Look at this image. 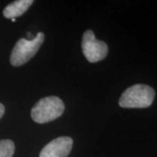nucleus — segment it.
Returning a JSON list of instances; mask_svg holds the SVG:
<instances>
[{"label":"nucleus","instance_id":"nucleus-2","mask_svg":"<svg viewBox=\"0 0 157 157\" xmlns=\"http://www.w3.org/2000/svg\"><path fill=\"white\" fill-rule=\"evenodd\" d=\"M65 105L57 96H48L39 100L33 107L31 115L35 122L47 123L61 116Z\"/></svg>","mask_w":157,"mask_h":157},{"label":"nucleus","instance_id":"nucleus-4","mask_svg":"<svg viewBox=\"0 0 157 157\" xmlns=\"http://www.w3.org/2000/svg\"><path fill=\"white\" fill-rule=\"evenodd\" d=\"M81 47L84 56L91 63L101 61L108 53L107 44L104 41L96 39L92 30H87L83 34Z\"/></svg>","mask_w":157,"mask_h":157},{"label":"nucleus","instance_id":"nucleus-1","mask_svg":"<svg viewBox=\"0 0 157 157\" xmlns=\"http://www.w3.org/2000/svg\"><path fill=\"white\" fill-rule=\"evenodd\" d=\"M155 97V92L150 86L136 84L128 87L119 100L123 108H146L150 107Z\"/></svg>","mask_w":157,"mask_h":157},{"label":"nucleus","instance_id":"nucleus-6","mask_svg":"<svg viewBox=\"0 0 157 157\" xmlns=\"http://www.w3.org/2000/svg\"><path fill=\"white\" fill-rule=\"evenodd\" d=\"M33 4V0H17L8 5L3 11V14L6 18H15L23 15Z\"/></svg>","mask_w":157,"mask_h":157},{"label":"nucleus","instance_id":"nucleus-9","mask_svg":"<svg viewBox=\"0 0 157 157\" xmlns=\"http://www.w3.org/2000/svg\"><path fill=\"white\" fill-rule=\"evenodd\" d=\"M27 38L29 39L28 40H33L35 37H33V34H32V33H27Z\"/></svg>","mask_w":157,"mask_h":157},{"label":"nucleus","instance_id":"nucleus-8","mask_svg":"<svg viewBox=\"0 0 157 157\" xmlns=\"http://www.w3.org/2000/svg\"><path fill=\"white\" fill-rule=\"evenodd\" d=\"M5 111H6L5 106H4L2 103H0V119L3 117V115H4V113H5Z\"/></svg>","mask_w":157,"mask_h":157},{"label":"nucleus","instance_id":"nucleus-5","mask_svg":"<svg viewBox=\"0 0 157 157\" xmlns=\"http://www.w3.org/2000/svg\"><path fill=\"white\" fill-rule=\"evenodd\" d=\"M73 139L68 136L59 137L46 144L39 157H67L73 147Z\"/></svg>","mask_w":157,"mask_h":157},{"label":"nucleus","instance_id":"nucleus-7","mask_svg":"<svg viewBox=\"0 0 157 157\" xmlns=\"http://www.w3.org/2000/svg\"><path fill=\"white\" fill-rule=\"evenodd\" d=\"M14 151L15 145L12 140H0V157H12Z\"/></svg>","mask_w":157,"mask_h":157},{"label":"nucleus","instance_id":"nucleus-3","mask_svg":"<svg viewBox=\"0 0 157 157\" xmlns=\"http://www.w3.org/2000/svg\"><path fill=\"white\" fill-rule=\"evenodd\" d=\"M45 40V34L39 33L33 40L26 39H20L14 45L10 62L13 67H20L27 62L38 52L41 45Z\"/></svg>","mask_w":157,"mask_h":157},{"label":"nucleus","instance_id":"nucleus-10","mask_svg":"<svg viewBox=\"0 0 157 157\" xmlns=\"http://www.w3.org/2000/svg\"><path fill=\"white\" fill-rule=\"evenodd\" d=\"M11 21H12V22H15V21H16V18H11Z\"/></svg>","mask_w":157,"mask_h":157}]
</instances>
